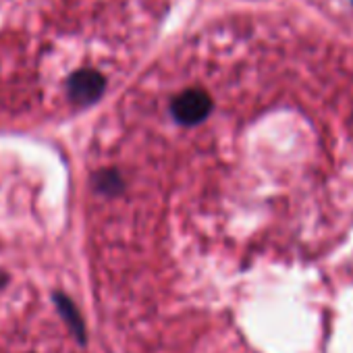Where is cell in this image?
Segmentation results:
<instances>
[{"label":"cell","instance_id":"obj_4","mask_svg":"<svg viewBox=\"0 0 353 353\" xmlns=\"http://www.w3.org/2000/svg\"><path fill=\"white\" fill-rule=\"evenodd\" d=\"M98 188H100L102 192H112V194H117V192L121 190V176H119V172H114V170H104V172L100 174V179H98Z\"/></svg>","mask_w":353,"mask_h":353},{"label":"cell","instance_id":"obj_1","mask_svg":"<svg viewBox=\"0 0 353 353\" xmlns=\"http://www.w3.org/2000/svg\"><path fill=\"white\" fill-rule=\"evenodd\" d=\"M210 110H212V98L200 88L181 92L170 104V112L174 121L185 127H194L202 123L210 114Z\"/></svg>","mask_w":353,"mask_h":353},{"label":"cell","instance_id":"obj_2","mask_svg":"<svg viewBox=\"0 0 353 353\" xmlns=\"http://www.w3.org/2000/svg\"><path fill=\"white\" fill-rule=\"evenodd\" d=\"M104 92V77L98 71L83 69L69 79V96L77 104H92Z\"/></svg>","mask_w":353,"mask_h":353},{"label":"cell","instance_id":"obj_3","mask_svg":"<svg viewBox=\"0 0 353 353\" xmlns=\"http://www.w3.org/2000/svg\"><path fill=\"white\" fill-rule=\"evenodd\" d=\"M57 299H59V307H61L65 320H67L69 326L77 332V336L83 341V322L79 320V314H77V310L73 307L71 299H67V297H63V295H57Z\"/></svg>","mask_w":353,"mask_h":353}]
</instances>
